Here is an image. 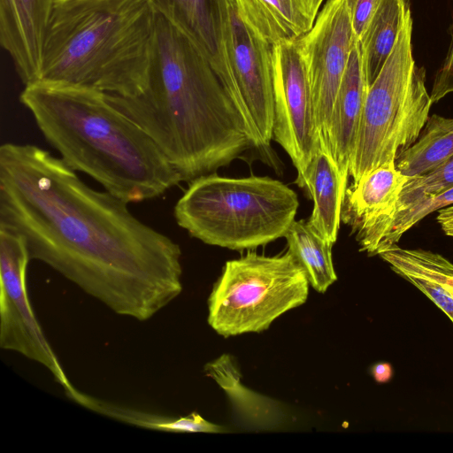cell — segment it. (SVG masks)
<instances>
[{
  "mask_svg": "<svg viewBox=\"0 0 453 453\" xmlns=\"http://www.w3.org/2000/svg\"><path fill=\"white\" fill-rule=\"evenodd\" d=\"M273 139L289 156L297 172L296 183L303 188L305 171L319 142L311 88L296 41L273 45Z\"/></svg>",
  "mask_w": 453,
  "mask_h": 453,
  "instance_id": "30bf717a",
  "label": "cell"
},
{
  "mask_svg": "<svg viewBox=\"0 0 453 453\" xmlns=\"http://www.w3.org/2000/svg\"><path fill=\"white\" fill-rule=\"evenodd\" d=\"M372 373L377 382H387L391 378V367L387 363H378L372 368Z\"/></svg>",
  "mask_w": 453,
  "mask_h": 453,
  "instance_id": "f1b7e54d",
  "label": "cell"
},
{
  "mask_svg": "<svg viewBox=\"0 0 453 453\" xmlns=\"http://www.w3.org/2000/svg\"><path fill=\"white\" fill-rule=\"evenodd\" d=\"M379 256L431 301L453 322V291L449 281L451 262L429 250L403 249L392 245Z\"/></svg>",
  "mask_w": 453,
  "mask_h": 453,
  "instance_id": "ac0fdd59",
  "label": "cell"
},
{
  "mask_svg": "<svg viewBox=\"0 0 453 453\" xmlns=\"http://www.w3.org/2000/svg\"><path fill=\"white\" fill-rule=\"evenodd\" d=\"M288 250L298 261L310 285L325 293L337 280L332 259V244L319 234L307 220H295L285 236Z\"/></svg>",
  "mask_w": 453,
  "mask_h": 453,
  "instance_id": "7402d4cb",
  "label": "cell"
},
{
  "mask_svg": "<svg viewBox=\"0 0 453 453\" xmlns=\"http://www.w3.org/2000/svg\"><path fill=\"white\" fill-rule=\"evenodd\" d=\"M369 86L361 42L356 39L334 100L327 142L340 171L347 176Z\"/></svg>",
  "mask_w": 453,
  "mask_h": 453,
  "instance_id": "9a60e30c",
  "label": "cell"
},
{
  "mask_svg": "<svg viewBox=\"0 0 453 453\" xmlns=\"http://www.w3.org/2000/svg\"><path fill=\"white\" fill-rule=\"evenodd\" d=\"M155 23L144 0L56 3L35 82L138 96L146 86Z\"/></svg>",
  "mask_w": 453,
  "mask_h": 453,
  "instance_id": "277c9868",
  "label": "cell"
},
{
  "mask_svg": "<svg viewBox=\"0 0 453 453\" xmlns=\"http://www.w3.org/2000/svg\"><path fill=\"white\" fill-rule=\"evenodd\" d=\"M449 205H453V187L397 210L383 227L376 244L374 255H379L387 248L397 244L408 230L431 212Z\"/></svg>",
  "mask_w": 453,
  "mask_h": 453,
  "instance_id": "cb8c5ba5",
  "label": "cell"
},
{
  "mask_svg": "<svg viewBox=\"0 0 453 453\" xmlns=\"http://www.w3.org/2000/svg\"><path fill=\"white\" fill-rule=\"evenodd\" d=\"M226 393L235 411L246 424L260 429H272L282 423L284 412L279 403L243 386L241 373L233 357L223 354L204 366Z\"/></svg>",
  "mask_w": 453,
  "mask_h": 453,
  "instance_id": "d6986e66",
  "label": "cell"
},
{
  "mask_svg": "<svg viewBox=\"0 0 453 453\" xmlns=\"http://www.w3.org/2000/svg\"><path fill=\"white\" fill-rule=\"evenodd\" d=\"M410 12L409 0H380L360 40L364 65L370 85L391 53Z\"/></svg>",
  "mask_w": 453,
  "mask_h": 453,
  "instance_id": "44dd1931",
  "label": "cell"
},
{
  "mask_svg": "<svg viewBox=\"0 0 453 453\" xmlns=\"http://www.w3.org/2000/svg\"><path fill=\"white\" fill-rule=\"evenodd\" d=\"M408 180L395 163H388L347 188L342 220L356 233L362 251L374 256L380 234L395 214Z\"/></svg>",
  "mask_w": 453,
  "mask_h": 453,
  "instance_id": "4fadbf2b",
  "label": "cell"
},
{
  "mask_svg": "<svg viewBox=\"0 0 453 453\" xmlns=\"http://www.w3.org/2000/svg\"><path fill=\"white\" fill-rule=\"evenodd\" d=\"M452 187L453 155L427 173L409 178L401 193L396 211Z\"/></svg>",
  "mask_w": 453,
  "mask_h": 453,
  "instance_id": "d4e9b609",
  "label": "cell"
},
{
  "mask_svg": "<svg viewBox=\"0 0 453 453\" xmlns=\"http://www.w3.org/2000/svg\"><path fill=\"white\" fill-rule=\"evenodd\" d=\"M356 39L346 0H326L311 29L296 41L311 88L319 139L327 150L334 100Z\"/></svg>",
  "mask_w": 453,
  "mask_h": 453,
  "instance_id": "9c48e42d",
  "label": "cell"
},
{
  "mask_svg": "<svg viewBox=\"0 0 453 453\" xmlns=\"http://www.w3.org/2000/svg\"><path fill=\"white\" fill-rule=\"evenodd\" d=\"M325 0H233L238 18L259 39L295 42L313 27Z\"/></svg>",
  "mask_w": 453,
  "mask_h": 453,
  "instance_id": "2e32d148",
  "label": "cell"
},
{
  "mask_svg": "<svg viewBox=\"0 0 453 453\" xmlns=\"http://www.w3.org/2000/svg\"><path fill=\"white\" fill-rule=\"evenodd\" d=\"M19 101L70 168L128 203L158 197L181 181L150 136L104 92L35 82Z\"/></svg>",
  "mask_w": 453,
  "mask_h": 453,
  "instance_id": "3957f363",
  "label": "cell"
},
{
  "mask_svg": "<svg viewBox=\"0 0 453 453\" xmlns=\"http://www.w3.org/2000/svg\"><path fill=\"white\" fill-rule=\"evenodd\" d=\"M0 227L118 315L149 320L182 291L179 244L39 146L0 147Z\"/></svg>",
  "mask_w": 453,
  "mask_h": 453,
  "instance_id": "6da1fadb",
  "label": "cell"
},
{
  "mask_svg": "<svg viewBox=\"0 0 453 453\" xmlns=\"http://www.w3.org/2000/svg\"><path fill=\"white\" fill-rule=\"evenodd\" d=\"M453 93V35L446 58L437 71L430 96L433 104Z\"/></svg>",
  "mask_w": 453,
  "mask_h": 453,
  "instance_id": "4316f807",
  "label": "cell"
},
{
  "mask_svg": "<svg viewBox=\"0 0 453 453\" xmlns=\"http://www.w3.org/2000/svg\"><path fill=\"white\" fill-rule=\"evenodd\" d=\"M25 240L0 227V347L46 367L65 392L68 380L32 309L26 283L30 261Z\"/></svg>",
  "mask_w": 453,
  "mask_h": 453,
  "instance_id": "ba28073f",
  "label": "cell"
},
{
  "mask_svg": "<svg viewBox=\"0 0 453 453\" xmlns=\"http://www.w3.org/2000/svg\"><path fill=\"white\" fill-rule=\"evenodd\" d=\"M66 1H69V0H57V3H62V2H66Z\"/></svg>",
  "mask_w": 453,
  "mask_h": 453,
  "instance_id": "f546056e",
  "label": "cell"
},
{
  "mask_svg": "<svg viewBox=\"0 0 453 453\" xmlns=\"http://www.w3.org/2000/svg\"><path fill=\"white\" fill-rule=\"evenodd\" d=\"M105 94L150 136L181 181L209 174L255 148L209 61L158 14L144 90L135 96Z\"/></svg>",
  "mask_w": 453,
  "mask_h": 453,
  "instance_id": "7a4b0ae2",
  "label": "cell"
},
{
  "mask_svg": "<svg viewBox=\"0 0 453 453\" xmlns=\"http://www.w3.org/2000/svg\"><path fill=\"white\" fill-rule=\"evenodd\" d=\"M298 206L296 192L270 177L206 174L191 180L173 215L206 244L250 250L284 237Z\"/></svg>",
  "mask_w": 453,
  "mask_h": 453,
  "instance_id": "5b68a950",
  "label": "cell"
},
{
  "mask_svg": "<svg viewBox=\"0 0 453 453\" xmlns=\"http://www.w3.org/2000/svg\"><path fill=\"white\" fill-rule=\"evenodd\" d=\"M65 395L78 404L129 425L170 433H221L224 427L204 419L196 412L183 417H169L131 408L88 395L76 388Z\"/></svg>",
  "mask_w": 453,
  "mask_h": 453,
  "instance_id": "ffe728a7",
  "label": "cell"
},
{
  "mask_svg": "<svg viewBox=\"0 0 453 453\" xmlns=\"http://www.w3.org/2000/svg\"><path fill=\"white\" fill-rule=\"evenodd\" d=\"M436 219L443 232L453 238V205L439 210Z\"/></svg>",
  "mask_w": 453,
  "mask_h": 453,
  "instance_id": "83f0119b",
  "label": "cell"
},
{
  "mask_svg": "<svg viewBox=\"0 0 453 453\" xmlns=\"http://www.w3.org/2000/svg\"><path fill=\"white\" fill-rule=\"evenodd\" d=\"M453 155V118L429 116L419 137L402 152L396 167L409 178L427 173Z\"/></svg>",
  "mask_w": 453,
  "mask_h": 453,
  "instance_id": "603a6c76",
  "label": "cell"
},
{
  "mask_svg": "<svg viewBox=\"0 0 453 453\" xmlns=\"http://www.w3.org/2000/svg\"><path fill=\"white\" fill-rule=\"evenodd\" d=\"M348 177L319 142L305 171L302 188H306L313 200L309 225L332 244L338 236Z\"/></svg>",
  "mask_w": 453,
  "mask_h": 453,
  "instance_id": "e0dca14e",
  "label": "cell"
},
{
  "mask_svg": "<svg viewBox=\"0 0 453 453\" xmlns=\"http://www.w3.org/2000/svg\"><path fill=\"white\" fill-rule=\"evenodd\" d=\"M309 280L289 250L276 256L250 250L225 264L208 299V323L224 337L260 333L303 304Z\"/></svg>",
  "mask_w": 453,
  "mask_h": 453,
  "instance_id": "52a82bcc",
  "label": "cell"
},
{
  "mask_svg": "<svg viewBox=\"0 0 453 453\" xmlns=\"http://www.w3.org/2000/svg\"><path fill=\"white\" fill-rule=\"evenodd\" d=\"M410 12L395 44L371 83L349 161V175L357 182L416 142L433 104L426 87V71L412 54Z\"/></svg>",
  "mask_w": 453,
  "mask_h": 453,
  "instance_id": "8992f818",
  "label": "cell"
},
{
  "mask_svg": "<svg viewBox=\"0 0 453 453\" xmlns=\"http://www.w3.org/2000/svg\"><path fill=\"white\" fill-rule=\"evenodd\" d=\"M57 0H0V43L25 86L38 80L43 41Z\"/></svg>",
  "mask_w": 453,
  "mask_h": 453,
  "instance_id": "5bb4252c",
  "label": "cell"
},
{
  "mask_svg": "<svg viewBox=\"0 0 453 453\" xmlns=\"http://www.w3.org/2000/svg\"><path fill=\"white\" fill-rule=\"evenodd\" d=\"M182 32L209 61L234 102L233 0H144Z\"/></svg>",
  "mask_w": 453,
  "mask_h": 453,
  "instance_id": "7c38bea8",
  "label": "cell"
},
{
  "mask_svg": "<svg viewBox=\"0 0 453 453\" xmlns=\"http://www.w3.org/2000/svg\"><path fill=\"white\" fill-rule=\"evenodd\" d=\"M273 47L256 36L234 9L231 49L234 104L252 136L255 148L263 150L269 148L273 140Z\"/></svg>",
  "mask_w": 453,
  "mask_h": 453,
  "instance_id": "8fae6325",
  "label": "cell"
},
{
  "mask_svg": "<svg viewBox=\"0 0 453 453\" xmlns=\"http://www.w3.org/2000/svg\"><path fill=\"white\" fill-rule=\"evenodd\" d=\"M354 35L361 40L378 5L380 0H346Z\"/></svg>",
  "mask_w": 453,
  "mask_h": 453,
  "instance_id": "484cf974",
  "label": "cell"
}]
</instances>
